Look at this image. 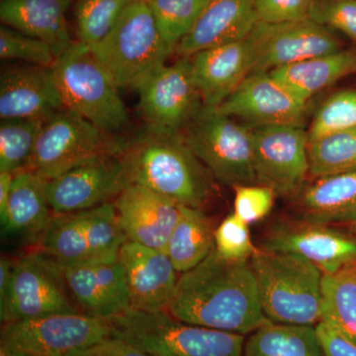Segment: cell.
Instances as JSON below:
<instances>
[{"mask_svg":"<svg viewBox=\"0 0 356 356\" xmlns=\"http://www.w3.org/2000/svg\"><path fill=\"white\" fill-rule=\"evenodd\" d=\"M166 312L188 324L250 334L267 320L250 261H228L213 250L181 273Z\"/></svg>","mask_w":356,"mask_h":356,"instance_id":"6da1fadb","label":"cell"},{"mask_svg":"<svg viewBox=\"0 0 356 356\" xmlns=\"http://www.w3.org/2000/svg\"><path fill=\"white\" fill-rule=\"evenodd\" d=\"M132 184L147 187L186 207L202 210L211 195L205 166L182 135L147 131L124 151Z\"/></svg>","mask_w":356,"mask_h":356,"instance_id":"7a4b0ae2","label":"cell"},{"mask_svg":"<svg viewBox=\"0 0 356 356\" xmlns=\"http://www.w3.org/2000/svg\"><path fill=\"white\" fill-rule=\"evenodd\" d=\"M250 262L267 320L313 327L322 322L323 273L316 264L301 255L262 248Z\"/></svg>","mask_w":356,"mask_h":356,"instance_id":"3957f363","label":"cell"},{"mask_svg":"<svg viewBox=\"0 0 356 356\" xmlns=\"http://www.w3.org/2000/svg\"><path fill=\"white\" fill-rule=\"evenodd\" d=\"M112 336L149 356H243V334L188 324L168 312L130 309L109 318Z\"/></svg>","mask_w":356,"mask_h":356,"instance_id":"277c9868","label":"cell"},{"mask_svg":"<svg viewBox=\"0 0 356 356\" xmlns=\"http://www.w3.org/2000/svg\"><path fill=\"white\" fill-rule=\"evenodd\" d=\"M65 108L105 133L118 135L129 124L113 77L88 44L74 41L51 67Z\"/></svg>","mask_w":356,"mask_h":356,"instance_id":"5b68a950","label":"cell"},{"mask_svg":"<svg viewBox=\"0 0 356 356\" xmlns=\"http://www.w3.org/2000/svg\"><path fill=\"white\" fill-rule=\"evenodd\" d=\"M90 48L119 88H135L175 53L161 36L146 0H133L111 32Z\"/></svg>","mask_w":356,"mask_h":356,"instance_id":"8992f818","label":"cell"},{"mask_svg":"<svg viewBox=\"0 0 356 356\" xmlns=\"http://www.w3.org/2000/svg\"><path fill=\"white\" fill-rule=\"evenodd\" d=\"M127 144L65 107L44 121L28 168L51 180L95 159L123 154Z\"/></svg>","mask_w":356,"mask_h":356,"instance_id":"52a82bcc","label":"cell"},{"mask_svg":"<svg viewBox=\"0 0 356 356\" xmlns=\"http://www.w3.org/2000/svg\"><path fill=\"white\" fill-rule=\"evenodd\" d=\"M182 137L218 181L232 187L257 184L250 127L215 108L204 106Z\"/></svg>","mask_w":356,"mask_h":356,"instance_id":"ba28073f","label":"cell"},{"mask_svg":"<svg viewBox=\"0 0 356 356\" xmlns=\"http://www.w3.org/2000/svg\"><path fill=\"white\" fill-rule=\"evenodd\" d=\"M81 313L70 294L65 266L36 250L13 264L6 300L0 304L1 324Z\"/></svg>","mask_w":356,"mask_h":356,"instance_id":"9c48e42d","label":"cell"},{"mask_svg":"<svg viewBox=\"0 0 356 356\" xmlns=\"http://www.w3.org/2000/svg\"><path fill=\"white\" fill-rule=\"evenodd\" d=\"M127 241L113 202L90 209L54 215L37 242V250L62 266L118 254Z\"/></svg>","mask_w":356,"mask_h":356,"instance_id":"30bf717a","label":"cell"},{"mask_svg":"<svg viewBox=\"0 0 356 356\" xmlns=\"http://www.w3.org/2000/svg\"><path fill=\"white\" fill-rule=\"evenodd\" d=\"M111 336L109 318L58 314L2 325L0 346L13 356H74Z\"/></svg>","mask_w":356,"mask_h":356,"instance_id":"8fae6325","label":"cell"},{"mask_svg":"<svg viewBox=\"0 0 356 356\" xmlns=\"http://www.w3.org/2000/svg\"><path fill=\"white\" fill-rule=\"evenodd\" d=\"M134 89L139 97L140 119L151 132L182 135L204 107L194 83L191 57L159 65Z\"/></svg>","mask_w":356,"mask_h":356,"instance_id":"7c38bea8","label":"cell"},{"mask_svg":"<svg viewBox=\"0 0 356 356\" xmlns=\"http://www.w3.org/2000/svg\"><path fill=\"white\" fill-rule=\"evenodd\" d=\"M257 184L276 195L294 197L310 175L309 140L304 127L250 126Z\"/></svg>","mask_w":356,"mask_h":356,"instance_id":"4fadbf2b","label":"cell"},{"mask_svg":"<svg viewBox=\"0 0 356 356\" xmlns=\"http://www.w3.org/2000/svg\"><path fill=\"white\" fill-rule=\"evenodd\" d=\"M132 185L124 154H112L49 180V204L54 214H69L113 202Z\"/></svg>","mask_w":356,"mask_h":356,"instance_id":"5bb4252c","label":"cell"},{"mask_svg":"<svg viewBox=\"0 0 356 356\" xmlns=\"http://www.w3.org/2000/svg\"><path fill=\"white\" fill-rule=\"evenodd\" d=\"M264 38L257 22L245 38L220 44L191 57L194 83L204 106L217 108L254 69Z\"/></svg>","mask_w":356,"mask_h":356,"instance_id":"9a60e30c","label":"cell"},{"mask_svg":"<svg viewBox=\"0 0 356 356\" xmlns=\"http://www.w3.org/2000/svg\"><path fill=\"white\" fill-rule=\"evenodd\" d=\"M261 248L301 255L323 273H337L356 262L355 234L300 219L273 225L262 238Z\"/></svg>","mask_w":356,"mask_h":356,"instance_id":"2e32d148","label":"cell"},{"mask_svg":"<svg viewBox=\"0 0 356 356\" xmlns=\"http://www.w3.org/2000/svg\"><path fill=\"white\" fill-rule=\"evenodd\" d=\"M250 126L294 125L303 127L307 103L276 81L269 72L250 74L215 108Z\"/></svg>","mask_w":356,"mask_h":356,"instance_id":"e0dca14e","label":"cell"},{"mask_svg":"<svg viewBox=\"0 0 356 356\" xmlns=\"http://www.w3.org/2000/svg\"><path fill=\"white\" fill-rule=\"evenodd\" d=\"M65 276L81 313L111 318L130 310L127 282L118 254L65 266Z\"/></svg>","mask_w":356,"mask_h":356,"instance_id":"ac0fdd59","label":"cell"},{"mask_svg":"<svg viewBox=\"0 0 356 356\" xmlns=\"http://www.w3.org/2000/svg\"><path fill=\"white\" fill-rule=\"evenodd\" d=\"M113 204L127 241L166 252L182 205L138 184L130 185Z\"/></svg>","mask_w":356,"mask_h":356,"instance_id":"d6986e66","label":"cell"},{"mask_svg":"<svg viewBox=\"0 0 356 356\" xmlns=\"http://www.w3.org/2000/svg\"><path fill=\"white\" fill-rule=\"evenodd\" d=\"M118 259L125 273L131 309L166 311L179 278L168 255L126 241L119 250Z\"/></svg>","mask_w":356,"mask_h":356,"instance_id":"ffe728a7","label":"cell"},{"mask_svg":"<svg viewBox=\"0 0 356 356\" xmlns=\"http://www.w3.org/2000/svg\"><path fill=\"white\" fill-rule=\"evenodd\" d=\"M261 25L264 38L250 74L270 72L278 67L343 50L341 42L329 28L310 18L284 24Z\"/></svg>","mask_w":356,"mask_h":356,"instance_id":"44dd1931","label":"cell"},{"mask_svg":"<svg viewBox=\"0 0 356 356\" xmlns=\"http://www.w3.org/2000/svg\"><path fill=\"white\" fill-rule=\"evenodd\" d=\"M65 105L51 67L23 65L0 76V119L47 120Z\"/></svg>","mask_w":356,"mask_h":356,"instance_id":"7402d4cb","label":"cell"},{"mask_svg":"<svg viewBox=\"0 0 356 356\" xmlns=\"http://www.w3.org/2000/svg\"><path fill=\"white\" fill-rule=\"evenodd\" d=\"M254 3L255 0H209L175 53L192 57L199 51L245 38L257 23Z\"/></svg>","mask_w":356,"mask_h":356,"instance_id":"603a6c76","label":"cell"},{"mask_svg":"<svg viewBox=\"0 0 356 356\" xmlns=\"http://www.w3.org/2000/svg\"><path fill=\"white\" fill-rule=\"evenodd\" d=\"M48 182L32 168L14 173L6 211L0 217L4 235L38 242L55 215L49 204Z\"/></svg>","mask_w":356,"mask_h":356,"instance_id":"cb8c5ba5","label":"cell"},{"mask_svg":"<svg viewBox=\"0 0 356 356\" xmlns=\"http://www.w3.org/2000/svg\"><path fill=\"white\" fill-rule=\"evenodd\" d=\"M74 0H0V20L50 44L57 58L74 44L67 13Z\"/></svg>","mask_w":356,"mask_h":356,"instance_id":"d4e9b609","label":"cell"},{"mask_svg":"<svg viewBox=\"0 0 356 356\" xmlns=\"http://www.w3.org/2000/svg\"><path fill=\"white\" fill-rule=\"evenodd\" d=\"M300 220L332 225L356 220V170L315 178L294 196Z\"/></svg>","mask_w":356,"mask_h":356,"instance_id":"484cf974","label":"cell"},{"mask_svg":"<svg viewBox=\"0 0 356 356\" xmlns=\"http://www.w3.org/2000/svg\"><path fill=\"white\" fill-rule=\"evenodd\" d=\"M301 102L309 99L343 77L356 74V51L341 50L308 58L269 72Z\"/></svg>","mask_w":356,"mask_h":356,"instance_id":"4316f807","label":"cell"},{"mask_svg":"<svg viewBox=\"0 0 356 356\" xmlns=\"http://www.w3.org/2000/svg\"><path fill=\"white\" fill-rule=\"evenodd\" d=\"M214 231L202 210L181 206L165 252L178 273L197 266L214 250Z\"/></svg>","mask_w":356,"mask_h":356,"instance_id":"83f0119b","label":"cell"},{"mask_svg":"<svg viewBox=\"0 0 356 356\" xmlns=\"http://www.w3.org/2000/svg\"><path fill=\"white\" fill-rule=\"evenodd\" d=\"M243 356H325L313 325L266 322L250 334Z\"/></svg>","mask_w":356,"mask_h":356,"instance_id":"f1b7e54d","label":"cell"},{"mask_svg":"<svg viewBox=\"0 0 356 356\" xmlns=\"http://www.w3.org/2000/svg\"><path fill=\"white\" fill-rule=\"evenodd\" d=\"M322 321L356 343V262L334 273H323Z\"/></svg>","mask_w":356,"mask_h":356,"instance_id":"f546056e","label":"cell"},{"mask_svg":"<svg viewBox=\"0 0 356 356\" xmlns=\"http://www.w3.org/2000/svg\"><path fill=\"white\" fill-rule=\"evenodd\" d=\"M308 156L313 178L356 170V128L309 143Z\"/></svg>","mask_w":356,"mask_h":356,"instance_id":"4dcf8cb0","label":"cell"},{"mask_svg":"<svg viewBox=\"0 0 356 356\" xmlns=\"http://www.w3.org/2000/svg\"><path fill=\"white\" fill-rule=\"evenodd\" d=\"M42 119H4L0 122V172L16 173L29 168Z\"/></svg>","mask_w":356,"mask_h":356,"instance_id":"1f68e13d","label":"cell"},{"mask_svg":"<svg viewBox=\"0 0 356 356\" xmlns=\"http://www.w3.org/2000/svg\"><path fill=\"white\" fill-rule=\"evenodd\" d=\"M133 0H74L77 41L95 46L113 29L124 9Z\"/></svg>","mask_w":356,"mask_h":356,"instance_id":"d6a6232c","label":"cell"},{"mask_svg":"<svg viewBox=\"0 0 356 356\" xmlns=\"http://www.w3.org/2000/svg\"><path fill=\"white\" fill-rule=\"evenodd\" d=\"M209 0H146L161 36L175 53Z\"/></svg>","mask_w":356,"mask_h":356,"instance_id":"836d02e7","label":"cell"},{"mask_svg":"<svg viewBox=\"0 0 356 356\" xmlns=\"http://www.w3.org/2000/svg\"><path fill=\"white\" fill-rule=\"evenodd\" d=\"M356 128V89H344L330 96L316 112L307 131L309 143Z\"/></svg>","mask_w":356,"mask_h":356,"instance_id":"e575fe53","label":"cell"},{"mask_svg":"<svg viewBox=\"0 0 356 356\" xmlns=\"http://www.w3.org/2000/svg\"><path fill=\"white\" fill-rule=\"evenodd\" d=\"M0 58L3 60H20L29 65L53 67L57 56L46 42L1 24Z\"/></svg>","mask_w":356,"mask_h":356,"instance_id":"d590c367","label":"cell"},{"mask_svg":"<svg viewBox=\"0 0 356 356\" xmlns=\"http://www.w3.org/2000/svg\"><path fill=\"white\" fill-rule=\"evenodd\" d=\"M215 250L228 261H250L257 252L247 222L235 214L222 220L214 231Z\"/></svg>","mask_w":356,"mask_h":356,"instance_id":"8d00e7d4","label":"cell"},{"mask_svg":"<svg viewBox=\"0 0 356 356\" xmlns=\"http://www.w3.org/2000/svg\"><path fill=\"white\" fill-rule=\"evenodd\" d=\"M309 18L356 43V0H314Z\"/></svg>","mask_w":356,"mask_h":356,"instance_id":"74e56055","label":"cell"},{"mask_svg":"<svg viewBox=\"0 0 356 356\" xmlns=\"http://www.w3.org/2000/svg\"><path fill=\"white\" fill-rule=\"evenodd\" d=\"M235 189L234 214L248 225L261 221L274 205L275 192L261 184L238 185Z\"/></svg>","mask_w":356,"mask_h":356,"instance_id":"f35d334b","label":"cell"},{"mask_svg":"<svg viewBox=\"0 0 356 356\" xmlns=\"http://www.w3.org/2000/svg\"><path fill=\"white\" fill-rule=\"evenodd\" d=\"M314 0H255L257 22L284 24L307 19Z\"/></svg>","mask_w":356,"mask_h":356,"instance_id":"ab89813d","label":"cell"},{"mask_svg":"<svg viewBox=\"0 0 356 356\" xmlns=\"http://www.w3.org/2000/svg\"><path fill=\"white\" fill-rule=\"evenodd\" d=\"M325 356H356V343L337 327L322 321L316 325Z\"/></svg>","mask_w":356,"mask_h":356,"instance_id":"60d3db41","label":"cell"},{"mask_svg":"<svg viewBox=\"0 0 356 356\" xmlns=\"http://www.w3.org/2000/svg\"><path fill=\"white\" fill-rule=\"evenodd\" d=\"M74 356H149L139 348L116 337H109L88 348L79 351Z\"/></svg>","mask_w":356,"mask_h":356,"instance_id":"b9f144b4","label":"cell"},{"mask_svg":"<svg viewBox=\"0 0 356 356\" xmlns=\"http://www.w3.org/2000/svg\"><path fill=\"white\" fill-rule=\"evenodd\" d=\"M13 259L6 257H1V261H0V304L3 303L6 300L11 274H13Z\"/></svg>","mask_w":356,"mask_h":356,"instance_id":"7bdbcfd3","label":"cell"},{"mask_svg":"<svg viewBox=\"0 0 356 356\" xmlns=\"http://www.w3.org/2000/svg\"><path fill=\"white\" fill-rule=\"evenodd\" d=\"M14 173L0 172V217L3 216L10 196Z\"/></svg>","mask_w":356,"mask_h":356,"instance_id":"ee69618b","label":"cell"},{"mask_svg":"<svg viewBox=\"0 0 356 356\" xmlns=\"http://www.w3.org/2000/svg\"><path fill=\"white\" fill-rule=\"evenodd\" d=\"M0 356H13L9 353L8 350H6L3 346H0Z\"/></svg>","mask_w":356,"mask_h":356,"instance_id":"f6af8a7d","label":"cell"},{"mask_svg":"<svg viewBox=\"0 0 356 356\" xmlns=\"http://www.w3.org/2000/svg\"><path fill=\"white\" fill-rule=\"evenodd\" d=\"M350 228L351 229V232H353V234H355L356 235V220L355 221L350 222Z\"/></svg>","mask_w":356,"mask_h":356,"instance_id":"bcb514c9","label":"cell"}]
</instances>
